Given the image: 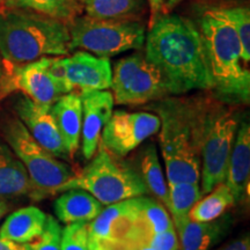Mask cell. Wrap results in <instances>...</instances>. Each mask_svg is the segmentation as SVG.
Segmentation results:
<instances>
[{
  "label": "cell",
  "mask_w": 250,
  "mask_h": 250,
  "mask_svg": "<svg viewBox=\"0 0 250 250\" xmlns=\"http://www.w3.org/2000/svg\"><path fill=\"white\" fill-rule=\"evenodd\" d=\"M183 0H165L164 5H162V14H167V13H170L171 9L176 7L177 5L181 4Z\"/></svg>",
  "instance_id": "35"
},
{
  "label": "cell",
  "mask_w": 250,
  "mask_h": 250,
  "mask_svg": "<svg viewBox=\"0 0 250 250\" xmlns=\"http://www.w3.org/2000/svg\"><path fill=\"white\" fill-rule=\"evenodd\" d=\"M2 136L26 168L31 184L29 196L34 201L58 193L68 180L76 176L70 166L59 161L31 137L19 118L5 122Z\"/></svg>",
  "instance_id": "6"
},
{
  "label": "cell",
  "mask_w": 250,
  "mask_h": 250,
  "mask_svg": "<svg viewBox=\"0 0 250 250\" xmlns=\"http://www.w3.org/2000/svg\"><path fill=\"white\" fill-rule=\"evenodd\" d=\"M162 2H165V0H162Z\"/></svg>",
  "instance_id": "40"
},
{
  "label": "cell",
  "mask_w": 250,
  "mask_h": 250,
  "mask_svg": "<svg viewBox=\"0 0 250 250\" xmlns=\"http://www.w3.org/2000/svg\"><path fill=\"white\" fill-rule=\"evenodd\" d=\"M0 250H28L27 243H18L0 237Z\"/></svg>",
  "instance_id": "33"
},
{
  "label": "cell",
  "mask_w": 250,
  "mask_h": 250,
  "mask_svg": "<svg viewBox=\"0 0 250 250\" xmlns=\"http://www.w3.org/2000/svg\"><path fill=\"white\" fill-rule=\"evenodd\" d=\"M8 208V204L6 203V201H1V199H0V220H1V218L4 217L6 213H7Z\"/></svg>",
  "instance_id": "36"
},
{
  "label": "cell",
  "mask_w": 250,
  "mask_h": 250,
  "mask_svg": "<svg viewBox=\"0 0 250 250\" xmlns=\"http://www.w3.org/2000/svg\"><path fill=\"white\" fill-rule=\"evenodd\" d=\"M83 103V154L90 160L98 151L101 133L114 111V95L105 90H81Z\"/></svg>",
  "instance_id": "14"
},
{
  "label": "cell",
  "mask_w": 250,
  "mask_h": 250,
  "mask_svg": "<svg viewBox=\"0 0 250 250\" xmlns=\"http://www.w3.org/2000/svg\"><path fill=\"white\" fill-rule=\"evenodd\" d=\"M168 195L169 212L173 217L175 230H177L189 220L190 210L203 197L201 184L199 182L168 183Z\"/></svg>",
  "instance_id": "24"
},
{
  "label": "cell",
  "mask_w": 250,
  "mask_h": 250,
  "mask_svg": "<svg viewBox=\"0 0 250 250\" xmlns=\"http://www.w3.org/2000/svg\"><path fill=\"white\" fill-rule=\"evenodd\" d=\"M90 250H137L126 241H89Z\"/></svg>",
  "instance_id": "31"
},
{
  "label": "cell",
  "mask_w": 250,
  "mask_h": 250,
  "mask_svg": "<svg viewBox=\"0 0 250 250\" xmlns=\"http://www.w3.org/2000/svg\"><path fill=\"white\" fill-rule=\"evenodd\" d=\"M234 204L235 202L229 188L225 182L220 183L192 206L189 212V218L190 220L201 223L214 220Z\"/></svg>",
  "instance_id": "26"
},
{
  "label": "cell",
  "mask_w": 250,
  "mask_h": 250,
  "mask_svg": "<svg viewBox=\"0 0 250 250\" xmlns=\"http://www.w3.org/2000/svg\"><path fill=\"white\" fill-rule=\"evenodd\" d=\"M147 246L155 250H180L179 237L175 228L154 234L148 239Z\"/></svg>",
  "instance_id": "30"
},
{
  "label": "cell",
  "mask_w": 250,
  "mask_h": 250,
  "mask_svg": "<svg viewBox=\"0 0 250 250\" xmlns=\"http://www.w3.org/2000/svg\"><path fill=\"white\" fill-rule=\"evenodd\" d=\"M149 7H151V12H152V21L158 17V15L161 14V9H162V0H147Z\"/></svg>",
  "instance_id": "34"
},
{
  "label": "cell",
  "mask_w": 250,
  "mask_h": 250,
  "mask_svg": "<svg viewBox=\"0 0 250 250\" xmlns=\"http://www.w3.org/2000/svg\"><path fill=\"white\" fill-rule=\"evenodd\" d=\"M217 250H250V237L248 234L237 237Z\"/></svg>",
  "instance_id": "32"
},
{
  "label": "cell",
  "mask_w": 250,
  "mask_h": 250,
  "mask_svg": "<svg viewBox=\"0 0 250 250\" xmlns=\"http://www.w3.org/2000/svg\"><path fill=\"white\" fill-rule=\"evenodd\" d=\"M0 83H1V73H0Z\"/></svg>",
  "instance_id": "39"
},
{
  "label": "cell",
  "mask_w": 250,
  "mask_h": 250,
  "mask_svg": "<svg viewBox=\"0 0 250 250\" xmlns=\"http://www.w3.org/2000/svg\"><path fill=\"white\" fill-rule=\"evenodd\" d=\"M145 58L160 71L169 94L213 88L198 27L177 14H160L145 37Z\"/></svg>",
  "instance_id": "1"
},
{
  "label": "cell",
  "mask_w": 250,
  "mask_h": 250,
  "mask_svg": "<svg viewBox=\"0 0 250 250\" xmlns=\"http://www.w3.org/2000/svg\"><path fill=\"white\" fill-rule=\"evenodd\" d=\"M235 30L240 45L241 58L245 64L250 62V11L248 6H217L214 7Z\"/></svg>",
  "instance_id": "27"
},
{
  "label": "cell",
  "mask_w": 250,
  "mask_h": 250,
  "mask_svg": "<svg viewBox=\"0 0 250 250\" xmlns=\"http://www.w3.org/2000/svg\"><path fill=\"white\" fill-rule=\"evenodd\" d=\"M138 212L137 197L107 205L88 221L89 241H125Z\"/></svg>",
  "instance_id": "15"
},
{
  "label": "cell",
  "mask_w": 250,
  "mask_h": 250,
  "mask_svg": "<svg viewBox=\"0 0 250 250\" xmlns=\"http://www.w3.org/2000/svg\"><path fill=\"white\" fill-rule=\"evenodd\" d=\"M95 158L79 175L68 180L59 192L68 189H83L95 197L102 205L149 195L138 171L126 162L118 160L99 144Z\"/></svg>",
  "instance_id": "5"
},
{
  "label": "cell",
  "mask_w": 250,
  "mask_h": 250,
  "mask_svg": "<svg viewBox=\"0 0 250 250\" xmlns=\"http://www.w3.org/2000/svg\"><path fill=\"white\" fill-rule=\"evenodd\" d=\"M62 227L52 215H46L44 229L33 242L27 243L28 250H62Z\"/></svg>",
  "instance_id": "29"
},
{
  "label": "cell",
  "mask_w": 250,
  "mask_h": 250,
  "mask_svg": "<svg viewBox=\"0 0 250 250\" xmlns=\"http://www.w3.org/2000/svg\"><path fill=\"white\" fill-rule=\"evenodd\" d=\"M6 8L27 9L68 23L83 12L80 0H4Z\"/></svg>",
  "instance_id": "22"
},
{
  "label": "cell",
  "mask_w": 250,
  "mask_h": 250,
  "mask_svg": "<svg viewBox=\"0 0 250 250\" xmlns=\"http://www.w3.org/2000/svg\"><path fill=\"white\" fill-rule=\"evenodd\" d=\"M62 250H90L88 221L67 224L62 229Z\"/></svg>",
  "instance_id": "28"
},
{
  "label": "cell",
  "mask_w": 250,
  "mask_h": 250,
  "mask_svg": "<svg viewBox=\"0 0 250 250\" xmlns=\"http://www.w3.org/2000/svg\"><path fill=\"white\" fill-rule=\"evenodd\" d=\"M250 177V125L242 122L237 132L228 161L225 183L232 192L234 202L239 203L249 193Z\"/></svg>",
  "instance_id": "16"
},
{
  "label": "cell",
  "mask_w": 250,
  "mask_h": 250,
  "mask_svg": "<svg viewBox=\"0 0 250 250\" xmlns=\"http://www.w3.org/2000/svg\"><path fill=\"white\" fill-rule=\"evenodd\" d=\"M160 117L152 112L112 111L100 143L117 158H123L160 130Z\"/></svg>",
  "instance_id": "11"
},
{
  "label": "cell",
  "mask_w": 250,
  "mask_h": 250,
  "mask_svg": "<svg viewBox=\"0 0 250 250\" xmlns=\"http://www.w3.org/2000/svg\"><path fill=\"white\" fill-rule=\"evenodd\" d=\"M62 80L72 90H105L111 87L112 70L108 58L78 51L70 57L58 58Z\"/></svg>",
  "instance_id": "12"
},
{
  "label": "cell",
  "mask_w": 250,
  "mask_h": 250,
  "mask_svg": "<svg viewBox=\"0 0 250 250\" xmlns=\"http://www.w3.org/2000/svg\"><path fill=\"white\" fill-rule=\"evenodd\" d=\"M70 51V31L62 21L27 9L0 11V55L9 66Z\"/></svg>",
  "instance_id": "3"
},
{
  "label": "cell",
  "mask_w": 250,
  "mask_h": 250,
  "mask_svg": "<svg viewBox=\"0 0 250 250\" xmlns=\"http://www.w3.org/2000/svg\"><path fill=\"white\" fill-rule=\"evenodd\" d=\"M111 88L117 104H145L169 94L160 71L142 54L116 62Z\"/></svg>",
  "instance_id": "9"
},
{
  "label": "cell",
  "mask_w": 250,
  "mask_h": 250,
  "mask_svg": "<svg viewBox=\"0 0 250 250\" xmlns=\"http://www.w3.org/2000/svg\"><path fill=\"white\" fill-rule=\"evenodd\" d=\"M95 197L83 189H68L55 201L54 208L58 220L64 224L90 221L103 210Z\"/></svg>",
  "instance_id": "21"
},
{
  "label": "cell",
  "mask_w": 250,
  "mask_h": 250,
  "mask_svg": "<svg viewBox=\"0 0 250 250\" xmlns=\"http://www.w3.org/2000/svg\"><path fill=\"white\" fill-rule=\"evenodd\" d=\"M52 105L40 104L27 96L21 98L15 104L18 118L22 122L34 139L56 158L70 159L56 125Z\"/></svg>",
  "instance_id": "13"
},
{
  "label": "cell",
  "mask_w": 250,
  "mask_h": 250,
  "mask_svg": "<svg viewBox=\"0 0 250 250\" xmlns=\"http://www.w3.org/2000/svg\"><path fill=\"white\" fill-rule=\"evenodd\" d=\"M87 17L94 19H134L145 9V0H80Z\"/></svg>",
  "instance_id": "25"
},
{
  "label": "cell",
  "mask_w": 250,
  "mask_h": 250,
  "mask_svg": "<svg viewBox=\"0 0 250 250\" xmlns=\"http://www.w3.org/2000/svg\"><path fill=\"white\" fill-rule=\"evenodd\" d=\"M51 111L65 148L72 159L80 145L83 125V103L80 94L74 92L64 94L52 104Z\"/></svg>",
  "instance_id": "17"
},
{
  "label": "cell",
  "mask_w": 250,
  "mask_h": 250,
  "mask_svg": "<svg viewBox=\"0 0 250 250\" xmlns=\"http://www.w3.org/2000/svg\"><path fill=\"white\" fill-rule=\"evenodd\" d=\"M4 4V0H0V6Z\"/></svg>",
  "instance_id": "38"
},
{
  "label": "cell",
  "mask_w": 250,
  "mask_h": 250,
  "mask_svg": "<svg viewBox=\"0 0 250 250\" xmlns=\"http://www.w3.org/2000/svg\"><path fill=\"white\" fill-rule=\"evenodd\" d=\"M137 250H155V249L152 248V247H149V246H142V247H139Z\"/></svg>",
  "instance_id": "37"
},
{
  "label": "cell",
  "mask_w": 250,
  "mask_h": 250,
  "mask_svg": "<svg viewBox=\"0 0 250 250\" xmlns=\"http://www.w3.org/2000/svg\"><path fill=\"white\" fill-rule=\"evenodd\" d=\"M239 120L232 111L211 109L201 149V190L208 195L226 180L228 161L235 140Z\"/></svg>",
  "instance_id": "8"
},
{
  "label": "cell",
  "mask_w": 250,
  "mask_h": 250,
  "mask_svg": "<svg viewBox=\"0 0 250 250\" xmlns=\"http://www.w3.org/2000/svg\"><path fill=\"white\" fill-rule=\"evenodd\" d=\"M139 170L138 173L144 184L147 188L148 192L169 211L170 204L168 186L166 184L156 147L153 144H149L143 149L139 160Z\"/></svg>",
  "instance_id": "23"
},
{
  "label": "cell",
  "mask_w": 250,
  "mask_h": 250,
  "mask_svg": "<svg viewBox=\"0 0 250 250\" xmlns=\"http://www.w3.org/2000/svg\"><path fill=\"white\" fill-rule=\"evenodd\" d=\"M46 221V214L35 206H27L9 214L0 227V237L18 243H30L36 240Z\"/></svg>",
  "instance_id": "19"
},
{
  "label": "cell",
  "mask_w": 250,
  "mask_h": 250,
  "mask_svg": "<svg viewBox=\"0 0 250 250\" xmlns=\"http://www.w3.org/2000/svg\"><path fill=\"white\" fill-rule=\"evenodd\" d=\"M232 217L221 214L211 221L187 220L176 230L181 250H210L227 235L232 227Z\"/></svg>",
  "instance_id": "18"
},
{
  "label": "cell",
  "mask_w": 250,
  "mask_h": 250,
  "mask_svg": "<svg viewBox=\"0 0 250 250\" xmlns=\"http://www.w3.org/2000/svg\"><path fill=\"white\" fill-rule=\"evenodd\" d=\"M151 108L160 117V144L168 183L199 182L202 143L211 109L180 100H167Z\"/></svg>",
  "instance_id": "2"
},
{
  "label": "cell",
  "mask_w": 250,
  "mask_h": 250,
  "mask_svg": "<svg viewBox=\"0 0 250 250\" xmlns=\"http://www.w3.org/2000/svg\"><path fill=\"white\" fill-rule=\"evenodd\" d=\"M71 51L81 48L99 57L109 58L145 43V26L134 19H94L78 17L67 23Z\"/></svg>",
  "instance_id": "7"
},
{
  "label": "cell",
  "mask_w": 250,
  "mask_h": 250,
  "mask_svg": "<svg viewBox=\"0 0 250 250\" xmlns=\"http://www.w3.org/2000/svg\"><path fill=\"white\" fill-rule=\"evenodd\" d=\"M30 192L29 176L22 162L7 144L0 143V199L29 196Z\"/></svg>",
  "instance_id": "20"
},
{
  "label": "cell",
  "mask_w": 250,
  "mask_h": 250,
  "mask_svg": "<svg viewBox=\"0 0 250 250\" xmlns=\"http://www.w3.org/2000/svg\"><path fill=\"white\" fill-rule=\"evenodd\" d=\"M52 57H42L27 64L11 66L5 83H0V94L20 90L40 104L52 105L64 94L73 92L56 76Z\"/></svg>",
  "instance_id": "10"
},
{
  "label": "cell",
  "mask_w": 250,
  "mask_h": 250,
  "mask_svg": "<svg viewBox=\"0 0 250 250\" xmlns=\"http://www.w3.org/2000/svg\"><path fill=\"white\" fill-rule=\"evenodd\" d=\"M199 31L208 55L213 88L224 102L245 103L250 100V73L243 67L241 45L228 21L214 7L203 12Z\"/></svg>",
  "instance_id": "4"
}]
</instances>
